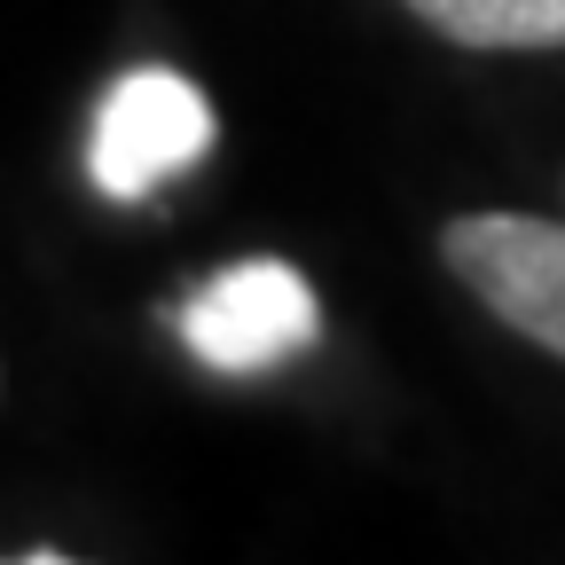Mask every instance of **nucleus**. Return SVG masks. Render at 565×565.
<instances>
[{
    "instance_id": "f257e3e1",
    "label": "nucleus",
    "mask_w": 565,
    "mask_h": 565,
    "mask_svg": "<svg viewBox=\"0 0 565 565\" xmlns=\"http://www.w3.org/2000/svg\"><path fill=\"white\" fill-rule=\"evenodd\" d=\"M221 141L204 87L173 63H134L110 79L95 134H87V173L110 204H150L158 189H173L181 173H196Z\"/></svg>"
},
{
    "instance_id": "f03ea898",
    "label": "nucleus",
    "mask_w": 565,
    "mask_h": 565,
    "mask_svg": "<svg viewBox=\"0 0 565 565\" xmlns=\"http://www.w3.org/2000/svg\"><path fill=\"white\" fill-rule=\"evenodd\" d=\"M181 345L221 377H267L322 338V299L291 259H236L173 307Z\"/></svg>"
},
{
    "instance_id": "7ed1b4c3",
    "label": "nucleus",
    "mask_w": 565,
    "mask_h": 565,
    "mask_svg": "<svg viewBox=\"0 0 565 565\" xmlns=\"http://www.w3.org/2000/svg\"><path fill=\"white\" fill-rule=\"evenodd\" d=\"M440 267L503 330H519L526 345L565 362V221H542V212H456L440 228Z\"/></svg>"
},
{
    "instance_id": "20e7f679",
    "label": "nucleus",
    "mask_w": 565,
    "mask_h": 565,
    "mask_svg": "<svg viewBox=\"0 0 565 565\" xmlns=\"http://www.w3.org/2000/svg\"><path fill=\"white\" fill-rule=\"evenodd\" d=\"M401 9L479 55H542L565 47V0H401Z\"/></svg>"
}]
</instances>
